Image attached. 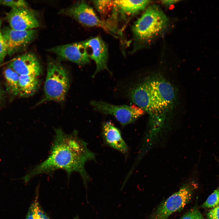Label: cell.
Returning <instances> with one entry per match:
<instances>
[{"label":"cell","instance_id":"cell-22","mask_svg":"<svg viewBox=\"0 0 219 219\" xmlns=\"http://www.w3.org/2000/svg\"><path fill=\"white\" fill-rule=\"evenodd\" d=\"M179 219H204L200 211L194 207L190 210Z\"/></svg>","mask_w":219,"mask_h":219},{"label":"cell","instance_id":"cell-18","mask_svg":"<svg viewBox=\"0 0 219 219\" xmlns=\"http://www.w3.org/2000/svg\"><path fill=\"white\" fill-rule=\"evenodd\" d=\"M36 200L30 206L26 219H50L41 209Z\"/></svg>","mask_w":219,"mask_h":219},{"label":"cell","instance_id":"cell-9","mask_svg":"<svg viewBox=\"0 0 219 219\" xmlns=\"http://www.w3.org/2000/svg\"><path fill=\"white\" fill-rule=\"evenodd\" d=\"M60 58L83 65L90 63L87 49L82 41L56 46L48 50Z\"/></svg>","mask_w":219,"mask_h":219},{"label":"cell","instance_id":"cell-24","mask_svg":"<svg viewBox=\"0 0 219 219\" xmlns=\"http://www.w3.org/2000/svg\"><path fill=\"white\" fill-rule=\"evenodd\" d=\"M207 216L208 219H219V205L210 210Z\"/></svg>","mask_w":219,"mask_h":219},{"label":"cell","instance_id":"cell-12","mask_svg":"<svg viewBox=\"0 0 219 219\" xmlns=\"http://www.w3.org/2000/svg\"><path fill=\"white\" fill-rule=\"evenodd\" d=\"M9 67L19 75H32L38 77L41 72L40 64L35 55L27 53L17 57L10 62Z\"/></svg>","mask_w":219,"mask_h":219},{"label":"cell","instance_id":"cell-8","mask_svg":"<svg viewBox=\"0 0 219 219\" xmlns=\"http://www.w3.org/2000/svg\"><path fill=\"white\" fill-rule=\"evenodd\" d=\"M6 18L10 27L17 30H34L40 25L35 12L27 7L12 9Z\"/></svg>","mask_w":219,"mask_h":219},{"label":"cell","instance_id":"cell-27","mask_svg":"<svg viewBox=\"0 0 219 219\" xmlns=\"http://www.w3.org/2000/svg\"><path fill=\"white\" fill-rule=\"evenodd\" d=\"M74 219H79L77 217H75Z\"/></svg>","mask_w":219,"mask_h":219},{"label":"cell","instance_id":"cell-1","mask_svg":"<svg viewBox=\"0 0 219 219\" xmlns=\"http://www.w3.org/2000/svg\"><path fill=\"white\" fill-rule=\"evenodd\" d=\"M54 132L48 157L32 168L24 177V180L27 182L40 174H51L61 169L65 171L68 178L73 172L78 173L86 186L90 178L85 169V164L94 160L95 154L79 137L76 130L67 134L58 128L54 129Z\"/></svg>","mask_w":219,"mask_h":219},{"label":"cell","instance_id":"cell-21","mask_svg":"<svg viewBox=\"0 0 219 219\" xmlns=\"http://www.w3.org/2000/svg\"><path fill=\"white\" fill-rule=\"evenodd\" d=\"M0 5L11 7L12 9L27 7V3L23 0H0Z\"/></svg>","mask_w":219,"mask_h":219},{"label":"cell","instance_id":"cell-16","mask_svg":"<svg viewBox=\"0 0 219 219\" xmlns=\"http://www.w3.org/2000/svg\"><path fill=\"white\" fill-rule=\"evenodd\" d=\"M38 77L32 75H19V95L28 97L33 95L39 85Z\"/></svg>","mask_w":219,"mask_h":219},{"label":"cell","instance_id":"cell-7","mask_svg":"<svg viewBox=\"0 0 219 219\" xmlns=\"http://www.w3.org/2000/svg\"><path fill=\"white\" fill-rule=\"evenodd\" d=\"M90 103L95 110L105 114L113 116L123 126L134 122L144 113L141 108L134 105H115L96 101H92Z\"/></svg>","mask_w":219,"mask_h":219},{"label":"cell","instance_id":"cell-14","mask_svg":"<svg viewBox=\"0 0 219 219\" xmlns=\"http://www.w3.org/2000/svg\"><path fill=\"white\" fill-rule=\"evenodd\" d=\"M102 135L105 142L109 146L124 154L128 149L120 130L109 121L104 122L102 128Z\"/></svg>","mask_w":219,"mask_h":219},{"label":"cell","instance_id":"cell-17","mask_svg":"<svg viewBox=\"0 0 219 219\" xmlns=\"http://www.w3.org/2000/svg\"><path fill=\"white\" fill-rule=\"evenodd\" d=\"M4 75L8 89L13 94L19 95V75L12 69L8 67L4 71Z\"/></svg>","mask_w":219,"mask_h":219},{"label":"cell","instance_id":"cell-15","mask_svg":"<svg viewBox=\"0 0 219 219\" xmlns=\"http://www.w3.org/2000/svg\"><path fill=\"white\" fill-rule=\"evenodd\" d=\"M149 0H113L114 11L123 15H134L144 9Z\"/></svg>","mask_w":219,"mask_h":219},{"label":"cell","instance_id":"cell-25","mask_svg":"<svg viewBox=\"0 0 219 219\" xmlns=\"http://www.w3.org/2000/svg\"><path fill=\"white\" fill-rule=\"evenodd\" d=\"M179 1V0H162L161 1L162 3L164 5H171L175 4Z\"/></svg>","mask_w":219,"mask_h":219},{"label":"cell","instance_id":"cell-10","mask_svg":"<svg viewBox=\"0 0 219 219\" xmlns=\"http://www.w3.org/2000/svg\"><path fill=\"white\" fill-rule=\"evenodd\" d=\"M7 47L8 54L12 55L31 42L35 36L36 30L18 31L5 27L1 32Z\"/></svg>","mask_w":219,"mask_h":219},{"label":"cell","instance_id":"cell-11","mask_svg":"<svg viewBox=\"0 0 219 219\" xmlns=\"http://www.w3.org/2000/svg\"><path fill=\"white\" fill-rule=\"evenodd\" d=\"M82 42L87 49L90 58L94 60L96 64V69L92 77H94L97 73L104 69L109 71L107 65V47L103 39L97 36Z\"/></svg>","mask_w":219,"mask_h":219},{"label":"cell","instance_id":"cell-4","mask_svg":"<svg viewBox=\"0 0 219 219\" xmlns=\"http://www.w3.org/2000/svg\"><path fill=\"white\" fill-rule=\"evenodd\" d=\"M75 19L81 24L89 27L101 28L112 35L118 29L112 18L106 20L100 19L93 9L84 1L78 2L61 12Z\"/></svg>","mask_w":219,"mask_h":219},{"label":"cell","instance_id":"cell-20","mask_svg":"<svg viewBox=\"0 0 219 219\" xmlns=\"http://www.w3.org/2000/svg\"><path fill=\"white\" fill-rule=\"evenodd\" d=\"M219 205V188L215 190L201 205L204 208H213Z\"/></svg>","mask_w":219,"mask_h":219},{"label":"cell","instance_id":"cell-28","mask_svg":"<svg viewBox=\"0 0 219 219\" xmlns=\"http://www.w3.org/2000/svg\"><path fill=\"white\" fill-rule=\"evenodd\" d=\"M1 22L0 20V26H1Z\"/></svg>","mask_w":219,"mask_h":219},{"label":"cell","instance_id":"cell-6","mask_svg":"<svg viewBox=\"0 0 219 219\" xmlns=\"http://www.w3.org/2000/svg\"><path fill=\"white\" fill-rule=\"evenodd\" d=\"M193 189L188 184L183 185L162 202L151 213L148 219H167L172 214L180 211L192 198Z\"/></svg>","mask_w":219,"mask_h":219},{"label":"cell","instance_id":"cell-19","mask_svg":"<svg viewBox=\"0 0 219 219\" xmlns=\"http://www.w3.org/2000/svg\"><path fill=\"white\" fill-rule=\"evenodd\" d=\"M93 2L98 11L103 16H106L113 7V0H95Z\"/></svg>","mask_w":219,"mask_h":219},{"label":"cell","instance_id":"cell-3","mask_svg":"<svg viewBox=\"0 0 219 219\" xmlns=\"http://www.w3.org/2000/svg\"><path fill=\"white\" fill-rule=\"evenodd\" d=\"M69 83L68 73L66 68L56 61H49L44 85V97L40 103L50 101H63L68 90Z\"/></svg>","mask_w":219,"mask_h":219},{"label":"cell","instance_id":"cell-26","mask_svg":"<svg viewBox=\"0 0 219 219\" xmlns=\"http://www.w3.org/2000/svg\"><path fill=\"white\" fill-rule=\"evenodd\" d=\"M1 96H2V92L0 89V99L1 98Z\"/></svg>","mask_w":219,"mask_h":219},{"label":"cell","instance_id":"cell-23","mask_svg":"<svg viewBox=\"0 0 219 219\" xmlns=\"http://www.w3.org/2000/svg\"><path fill=\"white\" fill-rule=\"evenodd\" d=\"M7 54L8 50L6 45L0 32V64L3 61Z\"/></svg>","mask_w":219,"mask_h":219},{"label":"cell","instance_id":"cell-5","mask_svg":"<svg viewBox=\"0 0 219 219\" xmlns=\"http://www.w3.org/2000/svg\"><path fill=\"white\" fill-rule=\"evenodd\" d=\"M129 92L132 101L153 117H161L166 111L151 90L147 80L134 86Z\"/></svg>","mask_w":219,"mask_h":219},{"label":"cell","instance_id":"cell-2","mask_svg":"<svg viewBox=\"0 0 219 219\" xmlns=\"http://www.w3.org/2000/svg\"><path fill=\"white\" fill-rule=\"evenodd\" d=\"M167 23V17L158 6H149L132 26L134 40L138 43L151 40L163 31Z\"/></svg>","mask_w":219,"mask_h":219},{"label":"cell","instance_id":"cell-13","mask_svg":"<svg viewBox=\"0 0 219 219\" xmlns=\"http://www.w3.org/2000/svg\"><path fill=\"white\" fill-rule=\"evenodd\" d=\"M147 81L155 95L167 110L172 104L175 97L174 89L171 84L162 79L154 78Z\"/></svg>","mask_w":219,"mask_h":219}]
</instances>
